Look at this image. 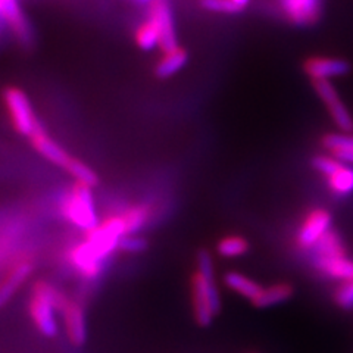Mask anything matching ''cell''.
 Wrapping results in <instances>:
<instances>
[{
	"label": "cell",
	"mask_w": 353,
	"mask_h": 353,
	"mask_svg": "<svg viewBox=\"0 0 353 353\" xmlns=\"http://www.w3.org/2000/svg\"><path fill=\"white\" fill-rule=\"evenodd\" d=\"M312 163H314L315 170H318L319 172H323L327 176L331 172H334L343 162L336 159L334 157H325V154H319V157H316L314 159Z\"/></svg>",
	"instance_id": "obj_27"
},
{
	"label": "cell",
	"mask_w": 353,
	"mask_h": 353,
	"mask_svg": "<svg viewBox=\"0 0 353 353\" xmlns=\"http://www.w3.org/2000/svg\"><path fill=\"white\" fill-rule=\"evenodd\" d=\"M224 281L231 290L237 292L239 294H241L243 297H246V299H250V301L255 299V297L262 290V287L256 281H253L239 272H228L225 275Z\"/></svg>",
	"instance_id": "obj_21"
},
{
	"label": "cell",
	"mask_w": 353,
	"mask_h": 353,
	"mask_svg": "<svg viewBox=\"0 0 353 353\" xmlns=\"http://www.w3.org/2000/svg\"><path fill=\"white\" fill-rule=\"evenodd\" d=\"M324 148L343 163L353 165V137L347 134H327L323 140Z\"/></svg>",
	"instance_id": "obj_17"
},
{
	"label": "cell",
	"mask_w": 353,
	"mask_h": 353,
	"mask_svg": "<svg viewBox=\"0 0 353 353\" xmlns=\"http://www.w3.org/2000/svg\"><path fill=\"white\" fill-rule=\"evenodd\" d=\"M233 2H234L237 6H240V8L243 9V8H245V6L250 2V0H233Z\"/></svg>",
	"instance_id": "obj_29"
},
{
	"label": "cell",
	"mask_w": 353,
	"mask_h": 353,
	"mask_svg": "<svg viewBox=\"0 0 353 353\" xmlns=\"http://www.w3.org/2000/svg\"><path fill=\"white\" fill-rule=\"evenodd\" d=\"M330 190L337 196H346L353 192V168L341 163L340 167L327 175Z\"/></svg>",
	"instance_id": "obj_20"
},
{
	"label": "cell",
	"mask_w": 353,
	"mask_h": 353,
	"mask_svg": "<svg viewBox=\"0 0 353 353\" xmlns=\"http://www.w3.org/2000/svg\"><path fill=\"white\" fill-rule=\"evenodd\" d=\"M148 249L146 239L140 237L139 234H125L119 240L118 250L125 253H141Z\"/></svg>",
	"instance_id": "obj_25"
},
{
	"label": "cell",
	"mask_w": 353,
	"mask_h": 353,
	"mask_svg": "<svg viewBox=\"0 0 353 353\" xmlns=\"http://www.w3.org/2000/svg\"><path fill=\"white\" fill-rule=\"evenodd\" d=\"M31 146L36 149V152L41 157L52 162L53 165H57V167L62 168L63 171L68 167L70 162L72 161L74 157L66 152L58 141H54L48 132L46 130L43 128L41 123L37 125V128L32 131V134L28 137Z\"/></svg>",
	"instance_id": "obj_10"
},
{
	"label": "cell",
	"mask_w": 353,
	"mask_h": 353,
	"mask_svg": "<svg viewBox=\"0 0 353 353\" xmlns=\"http://www.w3.org/2000/svg\"><path fill=\"white\" fill-rule=\"evenodd\" d=\"M285 15L297 26H309L319 15V0H283Z\"/></svg>",
	"instance_id": "obj_15"
},
{
	"label": "cell",
	"mask_w": 353,
	"mask_h": 353,
	"mask_svg": "<svg viewBox=\"0 0 353 353\" xmlns=\"http://www.w3.org/2000/svg\"><path fill=\"white\" fill-rule=\"evenodd\" d=\"M305 72L312 81L328 80L349 72V63L336 58H311L305 62Z\"/></svg>",
	"instance_id": "obj_14"
},
{
	"label": "cell",
	"mask_w": 353,
	"mask_h": 353,
	"mask_svg": "<svg viewBox=\"0 0 353 353\" xmlns=\"http://www.w3.org/2000/svg\"><path fill=\"white\" fill-rule=\"evenodd\" d=\"M248 249H249L248 241L240 236L224 237L216 246V250L219 255L225 256V258H236V256L245 255Z\"/></svg>",
	"instance_id": "obj_24"
},
{
	"label": "cell",
	"mask_w": 353,
	"mask_h": 353,
	"mask_svg": "<svg viewBox=\"0 0 353 353\" xmlns=\"http://www.w3.org/2000/svg\"><path fill=\"white\" fill-rule=\"evenodd\" d=\"M149 18L157 24L159 30V48L163 52L176 48L174 18L168 0H152L149 8Z\"/></svg>",
	"instance_id": "obj_8"
},
{
	"label": "cell",
	"mask_w": 353,
	"mask_h": 353,
	"mask_svg": "<svg viewBox=\"0 0 353 353\" xmlns=\"http://www.w3.org/2000/svg\"><path fill=\"white\" fill-rule=\"evenodd\" d=\"M68 302L62 292H59L53 284L39 280L31 287L28 314L31 321L44 337H54L58 334L57 312H61Z\"/></svg>",
	"instance_id": "obj_3"
},
{
	"label": "cell",
	"mask_w": 353,
	"mask_h": 353,
	"mask_svg": "<svg viewBox=\"0 0 353 353\" xmlns=\"http://www.w3.org/2000/svg\"><path fill=\"white\" fill-rule=\"evenodd\" d=\"M2 3H3V0H0V12H2Z\"/></svg>",
	"instance_id": "obj_30"
},
{
	"label": "cell",
	"mask_w": 353,
	"mask_h": 353,
	"mask_svg": "<svg viewBox=\"0 0 353 353\" xmlns=\"http://www.w3.org/2000/svg\"><path fill=\"white\" fill-rule=\"evenodd\" d=\"M187 63V52L183 48H174L168 52H163V57L154 66V74L159 79H168L175 75Z\"/></svg>",
	"instance_id": "obj_16"
},
{
	"label": "cell",
	"mask_w": 353,
	"mask_h": 353,
	"mask_svg": "<svg viewBox=\"0 0 353 353\" xmlns=\"http://www.w3.org/2000/svg\"><path fill=\"white\" fill-rule=\"evenodd\" d=\"M315 268L330 279L349 281L353 279V261L346 256L340 237L334 231L328 233L312 248Z\"/></svg>",
	"instance_id": "obj_5"
},
{
	"label": "cell",
	"mask_w": 353,
	"mask_h": 353,
	"mask_svg": "<svg viewBox=\"0 0 353 353\" xmlns=\"http://www.w3.org/2000/svg\"><path fill=\"white\" fill-rule=\"evenodd\" d=\"M331 225V215L325 209H314L309 212L297 231L296 243L301 249H312L321 240Z\"/></svg>",
	"instance_id": "obj_7"
},
{
	"label": "cell",
	"mask_w": 353,
	"mask_h": 353,
	"mask_svg": "<svg viewBox=\"0 0 353 353\" xmlns=\"http://www.w3.org/2000/svg\"><path fill=\"white\" fill-rule=\"evenodd\" d=\"M61 314L65 333L71 341V345L77 347L83 346L87 340V323L83 306L79 302L68 299Z\"/></svg>",
	"instance_id": "obj_12"
},
{
	"label": "cell",
	"mask_w": 353,
	"mask_h": 353,
	"mask_svg": "<svg viewBox=\"0 0 353 353\" xmlns=\"http://www.w3.org/2000/svg\"><path fill=\"white\" fill-rule=\"evenodd\" d=\"M136 44L141 50H153L154 48H159V30L154 22L148 18L145 22L137 27L136 34H134Z\"/></svg>",
	"instance_id": "obj_22"
},
{
	"label": "cell",
	"mask_w": 353,
	"mask_h": 353,
	"mask_svg": "<svg viewBox=\"0 0 353 353\" xmlns=\"http://www.w3.org/2000/svg\"><path fill=\"white\" fill-rule=\"evenodd\" d=\"M32 270H34V265L31 259H21L14 265L12 270L0 283V307L5 306L19 287L28 280Z\"/></svg>",
	"instance_id": "obj_13"
},
{
	"label": "cell",
	"mask_w": 353,
	"mask_h": 353,
	"mask_svg": "<svg viewBox=\"0 0 353 353\" xmlns=\"http://www.w3.org/2000/svg\"><path fill=\"white\" fill-rule=\"evenodd\" d=\"M141 2H152V0H141Z\"/></svg>",
	"instance_id": "obj_31"
},
{
	"label": "cell",
	"mask_w": 353,
	"mask_h": 353,
	"mask_svg": "<svg viewBox=\"0 0 353 353\" xmlns=\"http://www.w3.org/2000/svg\"><path fill=\"white\" fill-rule=\"evenodd\" d=\"M201 3L205 9L212 10V12H219V14L241 12V8L237 6L233 0H201Z\"/></svg>",
	"instance_id": "obj_26"
},
{
	"label": "cell",
	"mask_w": 353,
	"mask_h": 353,
	"mask_svg": "<svg viewBox=\"0 0 353 353\" xmlns=\"http://www.w3.org/2000/svg\"><path fill=\"white\" fill-rule=\"evenodd\" d=\"M2 101L14 130L21 136L30 137L40 124V121L32 110L27 93L19 87L9 85L3 88Z\"/></svg>",
	"instance_id": "obj_6"
},
{
	"label": "cell",
	"mask_w": 353,
	"mask_h": 353,
	"mask_svg": "<svg viewBox=\"0 0 353 353\" xmlns=\"http://www.w3.org/2000/svg\"><path fill=\"white\" fill-rule=\"evenodd\" d=\"M336 301L343 309H353V279L345 281L336 293Z\"/></svg>",
	"instance_id": "obj_28"
},
{
	"label": "cell",
	"mask_w": 353,
	"mask_h": 353,
	"mask_svg": "<svg viewBox=\"0 0 353 353\" xmlns=\"http://www.w3.org/2000/svg\"><path fill=\"white\" fill-rule=\"evenodd\" d=\"M192 299L199 325H209L221 309V299L214 280V263L206 250L199 253L197 271L192 279Z\"/></svg>",
	"instance_id": "obj_2"
},
{
	"label": "cell",
	"mask_w": 353,
	"mask_h": 353,
	"mask_svg": "<svg viewBox=\"0 0 353 353\" xmlns=\"http://www.w3.org/2000/svg\"><path fill=\"white\" fill-rule=\"evenodd\" d=\"M65 172H68L74 181L77 183H83L90 187H96L99 184V176L97 174L88 167V165L80 159L72 158V161L70 162L68 167H66Z\"/></svg>",
	"instance_id": "obj_23"
},
{
	"label": "cell",
	"mask_w": 353,
	"mask_h": 353,
	"mask_svg": "<svg viewBox=\"0 0 353 353\" xmlns=\"http://www.w3.org/2000/svg\"><path fill=\"white\" fill-rule=\"evenodd\" d=\"M292 294H293V289L290 284H285V283L274 284L268 287V289H262L261 293L252 301V303L256 307H270L290 299Z\"/></svg>",
	"instance_id": "obj_19"
},
{
	"label": "cell",
	"mask_w": 353,
	"mask_h": 353,
	"mask_svg": "<svg viewBox=\"0 0 353 353\" xmlns=\"http://www.w3.org/2000/svg\"><path fill=\"white\" fill-rule=\"evenodd\" d=\"M61 215L74 227L85 231L94 228L101 219L96 212L93 187L74 181L59 202Z\"/></svg>",
	"instance_id": "obj_4"
},
{
	"label": "cell",
	"mask_w": 353,
	"mask_h": 353,
	"mask_svg": "<svg viewBox=\"0 0 353 353\" xmlns=\"http://www.w3.org/2000/svg\"><path fill=\"white\" fill-rule=\"evenodd\" d=\"M0 17H2L9 30L12 31L14 37L19 44H22V46H28V44L32 43V39H34L32 27L26 14L21 10V6L17 0H3Z\"/></svg>",
	"instance_id": "obj_11"
},
{
	"label": "cell",
	"mask_w": 353,
	"mask_h": 353,
	"mask_svg": "<svg viewBox=\"0 0 353 353\" xmlns=\"http://www.w3.org/2000/svg\"><path fill=\"white\" fill-rule=\"evenodd\" d=\"M125 234V224L121 214L110 215L90 231H85L84 240L71 248L68 261L81 277L96 280L103 274L106 261L118 249L119 240Z\"/></svg>",
	"instance_id": "obj_1"
},
{
	"label": "cell",
	"mask_w": 353,
	"mask_h": 353,
	"mask_svg": "<svg viewBox=\"0 0 353 353\" xmlns=\"http://www.w3.org/2000/svg\"><path fill=\"white\" fill-rule=\"evenodd\" d=\"M314 88L321 97V101L325 103L328 112L333 118L334 124L343 131H352L353 130V119L349 114V110L343 105V102L339 99V94L336 88L333 87L328 80H316L314 81Z\"/></svg>",
	"instance_id": "obj_9"
},
{
	"label": "cell",
	"mask_w": 353,
	"mask_h": 353,
	"mask_svg": "<svg viewBox=\"0 0 353 353\" xmlns=\"http://www.w3.org/2000/svg\"><path fill=\"white\" fill-rule=\"evenodd\" d=\"M125 224L127 234H139V231L146 227L152 216V208L146 203L131 205L121 214Z\"/></svg>",
	"instance_id": "obj_18"
}]
</instances>
